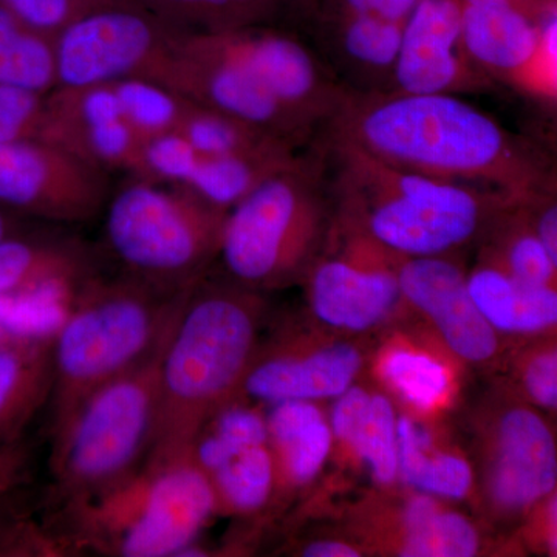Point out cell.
Listing matches in <instances>:
<instances>
[{
    "label": "cell",
    "instance_id": "ac0fdd59",
    "mask_svg": "<svg viewBox=\"0 0 557 557\" xmlns=\"http://www.w3.org/2000/svg\"><path fill=\"white\" fill-rule=\"evenodd\" d=\"M461 46L469 62L493 81L525 72L544 40L537 17L516 0H458Z\"/></svg>",
    "mask_w": 557,
    "mask_h": 557
},
{
    "label": "cell",
    "instance_id": "f35d334b",
    "mask_svg": "<svg viewBox=\"0 0 557 557\" xmlns=\"http://www.w3.org/2000/svg\"><path fill=\"white\" fill-rule=\"evenodd\" d=\"M46 116V97L0 86V143L39 138Z\"/></svg>",
    "mask_w": 557,
    "mask_h": 557
},
{
    "label": "cell",
    "instance_id": "9c48e42d",
    "mask_svg": "<svg viewBox=\"0 0 557 557\" xmlns=\"http://www.w3.org/2000/svg\"><path fill=\"white\" fill-rule=\"evenodd\" d=\"M186 100L218 110L304 149L317 132L288 113L209 33H183L146 76Z\"/></svg>",
    "mask_w": 557,
    "mask_h": 557
},
{
    "label": "cell",
    "instance_id": "8fae6325",
    "mask_svg": "<svg viewBox=\"0 0 557 557\" xmlns=\"http://www.w3.org/2000/svg\"><path fill=\"white\" fill-rule=\"evenodd\" d=\"M399 258L336 222L327 247L304 281L314 314L330 329L361 333L379 327L399 309Z\"/></svg>",
    "mask_w": 557,
    "mask_h": 557
},
{
    "label": "cell",
    "instance_id": "7c38bea8",
    "mask_svg": "<svg viewBox=\"0 0 557 557\" xmlns=\"http://www.w3.org/2000/svg\"><path fill=\"white\" fill-rule=\"evenodd\" d=\"M209 35L242 62L282 108L317 135L346 101L347 87L318 51L295 35L270 25Z\"/></svg>",
    "mask_w": 557,
    "mask_h": 557
},
{
    "label": "cell",
    "instance_id": "e0dca14e",
    "mask_svg": "<svg viewBox=\"0 0 557 557\" xmlns=\"http://www.w3.org/2000/svg\"><path fill=\"white\" fill-rule=\"evenodd\" d=\"M361 351L347 343L324 346L274 344L256 351L242 395L262 405L335 399L354 386L362 369Z\"/></svg>",
    "mask_w": 557,
    "mask_h": 557
},
{
    "label": "cell",
    "instance_id": "603a6c76",
    "mask_svg": "<svg viewBox=\"0 0 557 557\" xmlns=\"http://www.w3.org/2000/svg\"><path fill=\"white\" fill-rule=\"evenodd\" d=\"M276 491L304 486L317 478L332 453L333 434L317 401H282L267 413Z\"/></svg>",
    "mask_w": 557,
    "mask_h": 557
},
{
    "label": "cell",
    "instance_id": "d4e9b609",
    "mask_svg": "<svg viewBox=\"0 0 557 557\" xmlns=\"http://www.w3.org/2000/svg\"><path fill=\"white\" fill-rule=\"evenodd\" d=\"M474 523L440 498L412 494L399 516L397 552L405 557H471L479 555Z\"/></svg>",
    "mask_w": 557,
    "mask_h": 557
},
{
    "label": "cell",
    "instance_id": "d6986e66",
    "mask_svg": "<svg viewBox=\"0 0 557 557\" xmlns=\"http://www.w3.org/2000/svg\"><path fill=\"white\" fill-rule=\"evenodd\" d=\"M319 57L354 91H391L405 24L373 16H311Z\"/></svg>",
    "mask_w": 557,
    "mask_h": 557
},
{
    "label": "cell",
    "instance_id": "ab89813d",
    "mask_svg": "<svg viewBox=\"0 0 557 557\" xmlns=\"http://www.w3.org/2000/svg\"><path fill=\"white\" fill-rule=\"evenodd\" d=\"M418 0H302L310 16H373L406 24Z\"/></svg>",
    "mask_w": 557,
    "mask_h": 557
},
{
    "label": "cell",
    "instance_id": "ba28073f",
    "mask_svg": "<svg viewBox=\"0 0 557 557\" xmlns=\"http://www.w3.org/2000/svg\"><path fill=\"white\" fill-rule=\"evenodd\" d=\"M183 33L129 0H110L54 36V89L146 78Z\"/></svg>",
    "mask_w": 557,
    "mask_h": 557
},
{
    "label": "cell",
    "instance_id": "ee69618b",
    "mask_svg": "<svg viewBox=\"0 0 557 557\" xmlns=\"http://www.w3.org/2000/svg\"><path fill=\"white\" fill-rule=\"evenodd\" d=\"M25 230H27L25 219L0 205V240L14 236V234H20Z\"/></svg>",
    "mask_w": 557,
    "mask_h": 557
},
{
    "label": "cell",
    "instance_id": "44dd1931",
    "mask_svg": "<svg viewBox=\"0 0 557 557\" xmlns=\"http://www.w3.org/2000/svg\"><path fill=\"white\" fill-rule=\"evenodd\" d=\"M53 336L0 339V442L14 445L49 406L53 392Z\"/></svg>",
    "mask_w": 557,
    "mask_h": 557
},
{
    "label": "cell",
    "instance_id": "5b68a950",
    "mask_svg": "<svg viewBox=\"0 0 557 557\" xmlns=\"http://www.w3.org/2000/svg\"><path fill=\"white\" fill-rule=\"evenodd\" d=\"M333 226L327 161L313 139L230 209L218 260L226 278L252 292L287 287L306 278Z\"/></svg>",
    "mask_w": 557,
    "mask_h": 557
},
{
    "label": "cell",
    "instance_id": "6da1fadb",
    "mask_svg": "<svg viewBox=\"0 0 557 557\" xmlns=\"http://www.w3.org/2000/svg\"><path fill=\"white\" fill-rule=\"evenodd\" d=\"M318 135L399 170L516 197L556 186L555 164L542 146L461 95L348 90Z\"/></svg>",
    "mask_w": 557,
    "mask_h": 557
},
{
    "label": "cell",
    "instance_id": "7bdbcfd3",
    "mask_svg": "<svg viewBox=\"0 0 557 557\" xmlns=\"http://www.w3.org/2000/svg\"><path fill=\"white\" fill-rule=\"evenodd\" d=\"M300 555L306 557H358L362 553L355 545L347 544L344 541H333V539H322L314 541L302 548Z\"/></svg>",
    "mask_w": 557,
    "mask_h": 557
},
{
    "label": "cell",
    "instance_id": "7a4b0ae2",
    "mask_svg": "<svg viewBox=\"0 0 557 557\" xmlns=\"http://www.w3.org/2000/svg\"><path fill=\"white\" fill-rule=\"evenodd\" d=\"M207 276L190 287L168 336L160 364L159 416L141 468L189 458L205 424L242 397L258 351L262 293L226 277L208 282Z\"/></svg>",
    "mask_w": 557,
    "mask_h": 557
},
{
    "label": "cell",
    "instance_id": "4fadbf2b",
    "mask_svg": "<svg viewBox=\"0 0 557 557\" xmlns=\"http://www.w3.org/2000/svg\"><path fill=\"white\" fill-rule=\"evenodd\" d=\"M212 516V487L193 458L161 468H139L129 523L110 552L123 557L182 556L196 544Z\"/></svg>",
    "mask_w": 557,
    "mask_h": 557
},
{
    "label": "cell",
    "instance_id": "e575fe53",
    "mask_svg": "<svg viewBox=\"0 0 557 557\" xmlns=\"http://www.w3.org/2000/svg\"><path fill=\"white\" fill-rule=\"evenodd\" d=\"M397 418L391 398L372 392L368 417L348 449L381 486L394 485L398 480Z\"/></svg>",
    "mask_w": 557,
    "mask_h": 557
},
{
    "label": "cell",
    "instance_id": "cb8c5ba5",
    "mask_svg": "<svg viewBox=\"0 0 557 557\" xmlns=\"http://www.w3.org/2000/svg\"><path fill=\"white\" fill-rule=\"evenodd\" d=\"M398 479L417 493L440 500H465L474 490V469L453 450L438 449L431 431L416 418L398 416Z\"/></svg>",
    "mask_w": 557,
    "mask_h": 557
},
{
    "label": "cell",
    "instance_id": "484cf974",
    "mask_svg": "<svg viewBox=\"0 0 557 557\" xmlns=\"http://www.w3.org/2000/svg\"><path fill=\"white\" fill-rule=\"evenodd\" d=\"M188 33H222L270 25L299 0H129Z\"/></svg>",
    "mask_w": 557,
    "mask_h": 557
},
{
    "label": "cell",
    "instance_id": "b9f144b4",
    "mask_svg": "<svg viewBox=\"0 0 557 557\" xmlns=\"http://www.w3.org/2000/svg\"><path fill=\"white\" fill-rule=\"evenodd\" d=\"M25 465L13 445L0 442V497L24 482Z\"/></svg>",
    "mask_w": 557,
    "mask_h": 557
},
{
    "label": "cell",
    "instance_id": "83f0119b",
    "mask_svg": "<svg viewBox=\"0 0 557 557\" xmlns=\"http://www.w3.org/2000/svg\"><path fill=\"white\" fill-rule=\"evenodd\" d=\"M381 381L417 412H432L449 397L453 375L445 362L412 344L394 343L380 354Z\"/></svg>",
    "mask_w": 557,
    "mask_h": 557
},
{
    "label": "cell",
    "instance_id": "ffe728a7",
    "mask_svg": "<svg viewBox=\"0 0 557 557\" xmlns=\"http://www.w3.org/2000/svg\"><path fill=\"white\" fill-rule=\"evenodd\" d=\"M95 274L97 255L75 237L25 230L0 240V298L36 289H76Z\"/></svg>",
    "mask_w": 557,
    "mask_h": 557
},
{
    "label": "cell",
    "instance_id": "52a82bcc",
    "mask_svg": "<svg viewBox=\"0 0 557 557\" xmlns=\"http://www.w3.org/2000/svg\"><path fill=\"white\" fill-rule=\"evenodd\" d=\"M175 319L138 364L87 399L51 448L58 493L70 508L120 485L145 465L159 416L161 358Z\"/></svg>",
    "mask_w": 557,
    "mask_h": 557
},
{
    "label": "cell",
    "instance_id": "9a60e30c",
    "mask_svg": "<svg viewBox=\"0 0 557 557\" xmlns=\"http://www.w3.org/2000/svg\"><path fill=\"white\" fill-rule=\"evenodd\" d=\"M494 87L465 54L458 0H418L403 28L392 90L463 97Z\"/></svg>",
    "mask_w": 557,
    "mask_h": 557
},
{
    "label": "cell",
    "instance_id": "8d00e7d4",
    "mask_svg": "<svg viewBox=\"0 0 557 557\" xmlns=\"http://www.w3.org/2000/svg\"><path fill=\"white\" fill-rule=\"evenodd\" d=\"M201 156L178 131L143 138L132 174L160 185H188Z\"/></svg>",
    "mask_w": 557,
    "mask_h": 557
},
{
    "label": "cell",
    "instance_id": "d590c367",
    "mask_svg": "<svg viewBox=\"0 0 557 557\" xmlns=\"http://www.w3.org/2000/svg\"><path fill=\"white\" fill-rule=\"evenodd\" d=\"M76 289L46 288L3 296L0 330L13 336L54 335L67 317Z\"/></svg>",
    "mask_w": 557,
    "mask_h": 557
},
{
    "label": "cell",
    "instance_id": "3957f363",
    "mask_svg": "<svg viewBox=\"0 0 557 557\" xmlns=\"http://www.w3.org/2000/svg\"><path fill=\"white\" fill-rule=\"evenodd\" d=\"M327 161L336 222L397 258L454 256L482 240L519 197L399 170L341 139L314 138Z\"/></svg>",
    "mask_w": 557,
    "mask_h": 557
},
{
    "label": "cell",
    "instance_id": "8992f818",
    "mask_svg": "<svg viewBox=\"0 0 557 557\" xmlns=\"http://www.w3.org/2000/svg\"><path fill=\"white\" fill-rule=\"evenodd\" d=\"M101 215L106 248L121 276L182 292L207 276L218 260L228 209L188 186L126 175L112 188Z\"/></svg>",
    "mask_w": 557,
    "mask_h": 557
},
{
    "label": "cell",
    "instance_id": "60d3db41",
    "mask_svg": "<svg viewBox=\"0 0 557 557\" xmlns=\"http://www.w3.org/2000/svg\"><path fill=\"white\" fill-rule=\"evenodd\" d=\"M522 384L528 399L539 408L557 406V354L555 347H542L528 355L522 366Z\"/></svg>",
    "mask_w": 557,
    "mask_h": 557
},
{
    "label": "cell",
    "instance_id": "4316f807",
    "mask_svg": "<svg viewBox=\"0 0 557 557\" xmlns=\"http://www.w3.org/2000/svg\"><path fill=\"white\" fill-rule=\"evenodd\" d=\"M482 240V258L502 267L512 277L527 284L555 285L557 263L531 228L520 197L502 209Z\"/></svg>",
    "mask_w": 557,
    "mask_h": 557
},
{
    "label": "cell",
    "instance_id": "74e56055",
    "mask_svg": "<svg viewBox=\"0 0 557 557\" xmlns=\"http://www.w3.org/2000/svg\"><path fill=\"white\" fill-rule=\"evenodd\" d=\"M110 0H0L22 24L54 39L70 22Z\"/></svg>",
    "mask_w": 557,
    "mask_h": 557
},
{
    "label": "cell",
    "instance_id": "2e32d148",
    "mask_svg": "<svg viewBox=\"0 0 557 557\" xmlns=\"http://www.w3.org/2000/svg\"><path fill=\"white\" fill-rule=\"evenodd\" d=\"M397 278L405 304L431 321L456 357L475 366L496 358L498 333L472 302L467 273L453 256L399 258Z\"/></svg>",
    "mask_w": 557,
    "mask_h": 557
},
{
    "label": "cell",
    "instance_id": "7402d4cb",
    "mask_svg": "<svg viewBox=\"0 0 557 557\" xmlns=\"http://www.w3.org/2000/svg\"><path fill=\"white\" fill-rule=\"evenodd\" d=\"M469 296L496 333L536 335L555 327V285L518 281L491 260H480L467 274Z\"/></svg>",
    "mask_w": 557,
    "mask_h": 557
},
{
    "label": "cell",
    "instance_id": "d6a6232c",
    "mask_svg": "<svg viewBox=\"0 0 557 557\" xmlns=\"http://www.w3.org/2000/svg\"><path fill=\"white\" fill-rule=\"evenodd\" d=\"M237 399L220 409L194 442L190 458L205 474L215 471L242 450L269 445L267 413Z\"/></svg>",
    "mask_w": 557,
    "mask_h": 557
},
{
    "label": "cell",
    "instance_id": "30bf717a",
    "mask_svg": "<svg viewBox=\"0 0 557 557\" xmlns=\"http://www.w3.org/2000/svg\"><path fill=\"white\" fill-rule=\"evenodd\" d=\"M108 172L40 138L0 143V205L24 219L75 225L101 215Z\"/></svg>",
    "mask_w": 557,
    "mask_h": 557
},
{
    "label": "cell",
    "instance_id": "1f68e13d",
    "mask_svg": "<svg viewBox=\"0 0 557 557\" xmlns=\"http://www.w3.org/2000/svg\"><path fill=\"white\" fill-rule=\"evenodd\" d=\"M178 132L203 157L300 150L269 132L194 102H190Z\"/></svg>",
    "mask_w": 557,
    "mask_h": 557
},
{
    "label": "cell",
    "instance_id": "5bb4252c",
    "mask_svg": "<svg viewBox=\"0 0 557 557\" xmlns=\"http://www.w3.org/2000/svg\"><path fill=\"white\" fill-rule=\"evenodd\" d=\"M555 435L536 410L515 405L494 418L483 485L498 515H520L555 493Z\"/></svg>",
    "mask_w": 557,
    "mask_h": 557
},
{
    "label": "cell",
    "instance_id": "277c9868",
    "mask_svg": "<svg viewBox=\"0 0 557 557\" xmlns=\"http://www.w3.org/2000/svg\"><path fill=\"white\" fill-rule=\"evenodd\" d=\"M190 287L164 292L121 274L106 278L100 273L79 285L53 336L49 403L53 446L67 434L91 395L159 344Z\"/></svg>",
    "mask_w": 557,
    "mask_h": 557
},
{
    "label": "cell",
    "instance_id": "f1b7e54d",
    "mask_svg": "<svg viewBox=\"0 0 557 557\" xmlns=\"http://www.w3.org/2000/svg\"><path fill=\"white\" fill-rule=\"evenodd\" d=\"M0 86L46 97L57 87L53 39L0 7Z\"/></svg>",
    "mask_w": 557,
    "mask_h": 557
},
{
    "label": "cell",
    "instance_id": "4dcf8cb0",
    "mask_svg": "<svg viewBox=\"0 0 557 557\" xmlns=\"http://www.w3.org/2000/svg\"><path fill=\"white\" fill-rule=\"evenodd\" d=\"M300 150H274L247 156H201L199 166L185 186L212 205L230 211L263 180L295 160Z\"/></svg>",
    "mask_w": 557,
    "mask_h": 557
},
{
    "label": "cell",
    "instance_id": "836d02e7",
    "mask_svg": "<svg viewBox=\"0 0 557 557\" xmlns=\"http://www.w3.org/2000/svg\"><path fill=\"white\" fill-rule=\"evenodd\" d=\"M123 119L139 137L178 131L190 101L170 87L148 78H126L112 83Z\"/></svg>",
    "mask_w": 557,
    "mask_h": 557
},
{
    "label": "cell",
    "instance_id": "f546056e",
    "mask_svg": "<svg viewBox=\"0 0 557 557\" xmlns=\"http://www.w3.org/2000/svg\"><path fill=\"white\" fill-rule=\"evenodd\" d=\"M207 478L215 515H258L276 494V468L269 445L242 450Z\"/></svg>",
    "mask_w": 557,
    "mask_h": 557
}]
</instances>
